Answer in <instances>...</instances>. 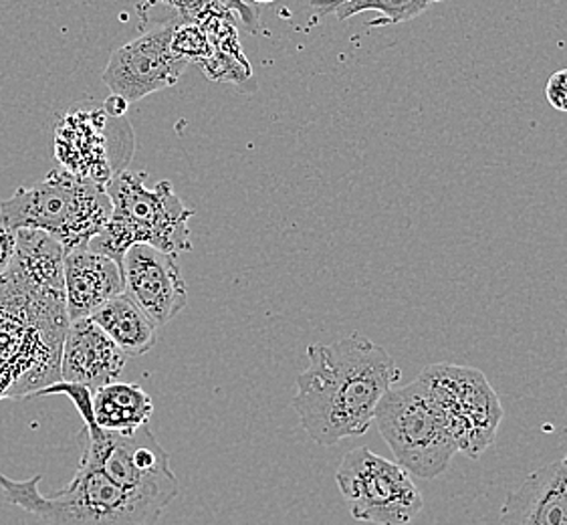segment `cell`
<instances>
[{"label":"cell","mask_w":567,"mask_h":525,"mask_svg":"<svg viewBox=\"0 0 567 525\" xmlns=\"http://www.w3.org/2000/svg\"><path fill=\"white\" fill-rule=\"evenodd\" d=\"M307 358L291 404L306 433L321 446L368 433L378 402L402 378L394 358L362 333L313 343Z\"/></svg>","instance_id":"obj_1"},{"label":"cell","mask_w":567,"mask_h":525,"mask_svg":"<svg viewBox=\"0 0 567 525\" xmlns=\"http://www.w3.org/2000/svg\"><path fill=\"white\" fill-rule=\"evenodd\" d=\"M69 321L63 294L41 291L2 274L0 400L34 399L61 380Z\"/></svg>","instance_id":"obj_2"},{"label":"cell","mask_w":567,"mask_h":525,"mask_svg":"<svg viewBox=\"0 0 567 525\" xmlns=\"http://www.w3.org/2000/svg\"><path fill=\"white\" fill-rule=\"evenodd\" d=\"M146 172L124 171L105 184L112 200V217L105 229L91 240V249L124 261V255L134 245H150L159 251L186 253L190 243L193 206L182 203L171 181H159L148 188Z\"/></svg>","instance_id":"obj_3"},{"label":"cell","mask_w":567,"mask_h":525,"mask_svg":"<svg viewBox=\"0 0 567 525\" xmlns=\"http://www.w3.org/2000/svg\"><path fill=\"white\" fill-rule=\"evenodd\" d=\"M41 480H11L0 473V490L7 502L47 525H156L164 514L162 505L125 492L87 457H81L68 487L51 497L39 492Z\"/></svg>","instance_id":"obj_4"},{"label":"cell","mask_w":567,"mask_h":525,"mask_svg":"<svg viewBox=\"0 0 567 525\" xmlns=\"http://www.w3.org/2000/svg\"><path fill=\"white\" fill-rule=\"evenodd\" d=\"M112 217L105 186L80 178L65 168L49 172L33 186L0 200V227L45 230L73 251L90 245Z\"/></svg>","instance_id":"obj_5"},{"label":"cell","mask_w":567,"mask_h":525,"mask_svg":"<svg viewBox=\"0 0 567 525\" xmlns=\"http://www.w3.org/2000/svg\"><path fill=\"white\" fill-rule=\"evenodd\" d=\"M49 394H65L73 400L87 434L83 457L91 459L122 490L158 503L164 509L178 497L181 485L172 471L171 457L148 424L130 434L112 433L93 421L90 389L59 380L39 397Z\"/></svg>","instance_id":"obj_6"},{"label":"cell","mask_w":567,"mask_h":525,"mask_svg":"<svg viewBox=\"0 0 567 525\" xmlns=\"http://www.w3.org/2000/svg\"><path fill=\"white\" fill-rule=\"evenodd\" d=\"M374 423L396 463L420 480L443 475L458 453L443 412L420 377L386 390L375 406Z\"/></svg>","instance_id":"obj_7"},{"label":"cell","mask_w":567,"mask_h":525,"mask_svg":"<svg viewBox=\"0 0 567 525\" xmlns=\"http://www.w3.org/2000/svg\"><path fill=\"white\" fill-rule=\"evenodd\" d=\"M420 378L443 412L444 424L458 453L478 459L495 443L505 416L487 377L471 366H426Z\"/></svg>","instance_id":"obj_8"},{"label":"cell","mask_w":567,"mask_h":525,"mask_svg":"<svg viewBox=\"0 0 567 525\" xmlns=\"http://www.w3.org/2000/svg\"><path fill=\"white\" fill-rule=\"evenodd\" d=\"M336 483L353 519L375 525H409L424 497L409 469L370 449H353L341 459Z\"/></svg>","instance_id":"obj_9"},{"label":"cell","mask_w":567,"mask_h":525,"mask_svg":"<svg viewBox=\"0 0 567 525\" xmlns=\"http://www.w3.org/2000/svg\"><path fill=\"white\" fill-rule=\"evenodd\" d=\"M55 156L61 168L105 186L132 161L134 132L125 115L114 117L103 107L75 105L55 130Z\"/></svg>","instance_id":"obj_10"},{"label":"cell","mask_w":567,"mask_h":525,"mask_svg":"<svg viewBox=\"0 0 567 525\" xmlns=\"http://www.w3.org/2000/svg\"><path fill=\"white\" fill-rule=\"evenodd\" d=\"M178 27L181 21L171 19L114 51L103 71L107 90L134 103L148 97L150 93L176 85L188 68V59L174 49Z\"/></svg>","instance_id":"obj_11"},{"label":"cell","mask_w":567,"mask_h":525,"mask_svg":"<svg viewBox=\"0 0 567 525\" xmlns=\"http://www.w3.org/2000/svg\"><path fill=\"white\" fill-rule=\"evenodd\" d=\"M176 257L150 245H134L122 261L125 296L132 297L158 328L188 306V287Z\"/></svg>","instance_id":"obj_12"},{"label":"cell","mask_w":567,"mask_h":525,"mask_svg":"<svg viewBox=\"0 0 567 525\" xmlns=\"http://www.w3.org/2000/svg\"><path fill=\"white\" fill-rule=\"evenodd\" d=\"M127 356L91 320L69 321L61 350V382L93 390L117 382Z\"/></svg>","instance_id":"obj_13"},{"label":"cell","mask_w":567,"mask_h":525,"mask_svg":"<svg viewBox=\"0 0 567 525\" xmlns=\"http://www.w3.org/2000/svg\"><path fill=\"white\" fill-rule=\"evenodd\" d=\"M125 291L122 262L90 245L65 255V306L69 320L90 318L105 301Z\"/></svg>","instance_id":"obj_14"},{"label":"cell","mask_w":567,"mask_h":525,"mask_svg":"<svg viewBox=\"0 0 567 525\" xmlns=\"http://www.w3.org/2000/svg\"><path fill=\"white\" fill-rule=\"evenodd\" d=\"M501 525H567V455L529 473L507 495Z\"/></svg>","instance_id":"obj_15"},{"label":"cell","mask_w":567,"mask_h":525,"mask_svg":"<svg viewBox=\"0 0 567 525\" xmlns=\"http://www.w3.org/2000/svg\"><path fill=\"white\" fill-rule=\"evenodd\" d=\"M17 245L4 275L49 294L65 296V247L45 230H14Z\"/></svg>","instance_id":"obj_16"},{"label":"cell","mask_w":567,"mask_h":525,"mask_svg":"<svg viewBox=\"0 0 567 525\" xmlns=\"http://www.w3.org/2000/svg\"><path fill=\"white\" fill-rule=\"evenodd\" d=\"M90 318L114 340L127 358L148 354L158 342V326L125 294L105 301Z\"/></svg>","instance_id":"obj_17"},{"label":"cell","mask_w":567,"mask_h":525,"mask_svg":"<svg viewBox=\"0 0 567 525\" xmlns=\"http://www.w3.org/2000/svg\"><path fill=\"white\" fill-rule=\"evenodd\" d=\"M91 414L105 431L130 434L148 424L154 402L140 384L112 382L91 392Z\"/></svg>","instance_id":"obj_18"},{"label":"cell","mask_w":567,"mask_h":525,"mask_svg":"<svg viewBox=\"0 0 567 525\" xmlns=\"http://www.w3.org/2000/svg\"><path fill=\"white\" fill-rule=\"evenodd\" d=\"M441 0H348L336 9L338 21H348L362 12H380V19L370 21L368 27H386V24L409 23L429 11L432 4Z\"/></svg>","instance_id":"obj_19"},{"label":"cell","mask_w":567,"mask_h":525,"mask_svg":"<svg viewBox=\"0 0 567 525\" xmlns=\"http://www.w3.org/2000/svg\"><path fill=\"white\" fill-rule=\"evenodd\" d=\"M545 100L559 114H567V69H559L547 80Z\"/></svg>","instance_id":"obj_20"},{"label":"cell","mask_w":567,"mask_h":525,"mask_svg":"<svg viewBox=\"0 0 567 525\" xmlns=\"http://www.w3.org/2000/svg\"><path fill=\"white\" fill-rule=\"evenodd\" d=\"M228 9L237 12V17H240V21L245 23V27L249 29L250 33H257L261 29V21H259V9L249 7L247 2L243 0H225Z\"/></svg>","instance_id":"obj_21"},{"label":"cell","mask_w":567,"mask_h":525,"mask_svg":"<svg viewBox=\"0 0 567 525\" xmlns=\"http://www.w3.org/2000/svg\"><path fill=\"white\" fill-rule=\"evenodd\" d=\"M14 245H17L14 230L0 227V274H4L7 267L11 265Z\"/></svg>","instance_id":"obj_22"},{"label":"cell","mask_w":567,"mask_h":525,"mask_svg":"<svg viewBox=\"0 0 567 525\" xmlns=\"http://www.w3.org/2000/svg\"><path fill=\"white\" fill-rule=\"evenodd\" d=\"M127 105L130 103L125 102L124 97L112 93V97H107V102L103 103V110L114 117H122L127 112Z\"/></svg>","instance_id":"obj_23"},{"label":"cell","mask_w":567,"mask_h":525,"mask_svg":"<svg viewBox=\"0 0 567 525\" xmlns=\"http://www.w3.org/2000/svg\"><path fill=\"white\" fill-rule=\"evenodd\" d=\"M343 2H348V0H311V9H316L319 17H326L336 11Z\"/></svg>","instance_id":"obj_24"},{"label":"cell","mask_w":567,"mask_h":525,"mask_svg":"<svg viewBox=\"0 0 567 525\" xmlns=\"http://www.w3.org/2000/svg\"><path fill=\"white\" fill-rule=\"evenodd\" d=\"M255 4H271V2H277V0H252Z\"/></svg>","instance_id":"obj_25"},{"label":"cell","mask_w":567,"mask_h":525,"mask_svg":"<svg viewBox=\"0 0 567 525\" xmlns=\"http://www.w3.org/2000/svg\"><path fill=\"white\" fill-rule=\"evenodd\" d=\"M0 279H2V274H0Z\"/></svg>","instance_id":"obj_26"}]
</instances>
